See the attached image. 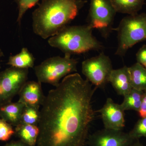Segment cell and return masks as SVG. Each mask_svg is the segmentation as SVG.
Returning a JSON list of instances; mask_svg holds the SVG:
<instances>
[{
  "instance_id": "cell-1",
  "label": "cell",
  "mask_w": 146,
  "mask_h": 146,
  "mask_svg": "<svg viewBox=\"0 0 146 146\" xmlns=\"http://www.w3.org/2000/svg\"><path fill=\"white\" fill-rule=\"evenodd\" d=\"M97 88L78 73L66 76L49 91L42 105L36 146H84L95 117Z\"/></svg>"
},
{
  "instance_id": "cell-2",
  "label": "cell",
  "mask_w": 146,
  "mask_h": 146,
  "mask_svg": "<svg viewBox=\"0 0 146 146\" xmlns=\"http://www.w3.org/2000/svg\"><path fill=\"white\" fill-rule=\"evenodd\" d=\"M84 0H42L32 13L33 32L43 39L54 36L73 21Z\"/></svg>"
},
{
  "instance_id": "cell-3",
  "label": "cell",
  "mask_w": 146,
  "mask_h": 146,
  "mask_svg": "<svg viewBox=\"0 0 146 146\" xmlns=\"http://www.w3.org/2000/svg\"><path fill=\"white\" fill-rule=\"evenodd\" d=\"M93 29L88 24L67 26L49 38L51 46L58 49L65 55L80 54L91 50L99 51L103 46L93 35Z\"/></svg>"
},
{
  "instance_id": "cell-4",
  "label": "cell",
  "mask_w": 146,
  "mask_h": 146,
  "mask_svg": "<svg viewBox=\"0 0 146 146\" xmlns=\"http://www.w3.org/2000/svg\"><path fill=\"white\" fill-rule=\"evenodd\" d=\"M114 30L117 34L118 46L115 54L123 57L131 47L146 40V13L126 16Z\"/></svg>"
},
{
  "instance_id": "cell-5",
  "label": "cell",
  "mask_w": 146,
  "mask_h": 146,
  "mask_svg": "<svg viewBox=\"0 0 146 146\" xmlns=\"http://www.w3.org/2000/svg\"><path fill=\"white\" fill-rule=\"evenodd\" d=\"M78 61L65 55L63 57L53 56L47 58L34 68L38 81L57 86L61 79L76 72Z\"/></svg>"
},
{
  "instance_id": "cell-6",
  "label": "cell",
  "mask_w": 146,
  "mask_h": 146,
  "mask_svg": "<svg viewBox=\"0 0 146 146\" xmlns=\"http://www.w3.org/2000/svg\"><path fill=\"white\" fill-rule=\"evenodd\" d=\"M116 13L110 0H90L87 24L92 29L98 30L103 37L107 39L113 31L112 26Z\"/></svg>"
},
{
  "instance_id": "cell-7",
  "label": "cell",
  "mask_w": 146,
  "mask_h": 146,
  "mask_svg": "<svg viewBox=\"0 0 146 146\" xmlns=\"http://www.w3.org/2000/svg\"><path fill=\"white\" fill-rule=\"evenodd\" d=\"M112 70L111 59L103 52L84 60L82 64V72L86 79L97 88H104L109 82Z\"/></svg>"
},
{
  "instance_id": "cell-8",
  "label": "cell",
  "mask_w": 146,
  "mask_h": 146,
  "mask_svg": "<svg viewBox=\"0 0 146 146\" xmlns=\"http://www.w3.org/2000/svg\"><path fill=\"white\" fill-rule=\"evenodd\" d=\"M29 69L11 67L0 72V106L11 102L27 82Z\"/></svg>"
},
{
  "instance_id": "cell-9",
  "label": "cell",
  "mask_w": 146,
  "mask_h": 146,
  "mask_svg": "<svg viewBox=\"0 0 146 146\" xmlns=\"http://www.w3.org/2000/svg\"><path fill=\"white\" fill-rule=\"evenodd\" d=\"M136 140L122 130L104 128L89 135L88 146H128Z\"/></svg>"
},
{
  "instance_id": "cell-10",
  "label": "cell",
  "mask_w": 146,
  "mask_h": 146,
  "mask_svg": "<svg viewBox=\"0 0 146 146\" xmlns=\"http://www.w3.org/2000/svg\"><path fill=\"white\" fill-rule=\"evenodd\" d=\"M98 112L101 117L105 128L122 130L125 126V111L121 104L116 103L110 98Z\"/></svg>"
},
{
  "instance_id": "cell-11",
  "label": "cell",
  "mask_w": 146,
  "mask_h": 146,
  "mask_svg": "<svg viewBox=\"0 0 146 146\" xmlns=\"http://www.w3.org/2000/svg\"><path fill=\"white\" fill-rule=\"evenodd\" d=\"M18 101L25 106L39 109L45 98L42 91V83L39 82L27 81L19 92Z\"/></svg>"
},
{
  "instance_id": "cell-12",
  "label": "cell",
  "mask_w": 146,
  "mask_h": 146,
  "mask_svg": "<svg viewBox=\"0 0 146 146\" xmlns=\"http://www.w3.org/2000/svg\"><path fill=\"white\" fill-rule=\"evenodd\" d=\"M108 82L111 84L119 95L123 96L133 89L129 67L126 66L116 70L113 69L110 75Z\"/></svg>"
},
{
  "instance_id": "cell-13",
  "label": "cell",
  "mask_w": 146,
  "mask_h": 146,
  "mask_svg": "<svg viewBox=\"0 0 146 146\" xmlns=\"http://www.w3.org/2000/svg\"><path fill=\"white\" fill-rule=\"evenodd\" d=\"M25 106L18 101L10 102L0 106V118L13 126L21 123V119Z\"/></svg>"
},
{
  "instance_id": "cell-14",
  "label": "cell",
  "mask_w": 146,
  "mask_h": 146,
  "mask_svg": "<svg viewBox=\"0 0 146 146\" xmlns=\"http://www.w3.org/2000/svg\"><path fill=\"white\" fill-rule=\"evenodd\" d=\"M39 130L38 126L21 123L16 127L15 134L29 146H36Z\"/></svg>"
},
{
  "instance_id": "cell-15",
  "label": "cell",
  "mask_w": 146,
  "mask_h": 146,
  "mask_svg": "<svg viewBox=\"0 0 146 146\" xmlns=\"http://www.w3.org/2000/svg\"><path fill=\"white\" fill-rule=\"evenodd\" d=\"M117 13L133 15L138 13L145 0H110Z\"/></svg>"
},
{
  "instance_id": "cell-16",
  "label": "cell",
  "mask_w": 146,
  "mask_h": 146,
  "mask_svg": "<svg viewBox=\"0 0 146 146\" xmlns=\"http://www.w3.org/2000/svg\"><path fill=\"white\" fill-rule=\"evenodd\" d=\"M35 58L26 48H23L20 53L11 56L9 58L7 65L20 69L33 68Z\"/></svg>"
},
{
  "instance_id": "cell-17",
  "label": "cell",
  "mask_w": 146,
  "mask_h": 146,
  "mask_svg": "<svg viewBox=\"0 0 146 146\" xmlns=\"http://www.w3.org/2000/svg\"><path fill=\"white\" fill-rule=\"evenodd\" d=\"M131 86L133 89L146 91V69L138 63L129 67Z\"/></svg>"
},
{
  "instance_id": "cell-18",
  "label": "cell",
  "mask_w": 146,
  "mask_h": 146,
  "mask_svg": "<svg viewBox=\"0 0 146 146\" xmlns=\"http://www.w3.org/2000/svg\"><path fill=\"white\" fill-rule=\"evenodd\" d=\"M144 91L132 89L123 96L124 99L121 106L124 111L134 110L138 112L141 106Z\"/></svg>"
},
{
  "instance_id": "cell-19",
  "label": "cell",
  "mask_w": 146,
  "mask_h": 146,
  "mask_svg": "<svg viewBox=\"0 0 146 146\" xmlns=\"http://www.w3.org/2000/svg\"><path fill=\"white\" fill-rule=\"evenodd\" d=\"M39 118V109L31 106H25L22 115L21 123L38 126Z\"/></svg>"
},
{
  "instance_id": "cell-20",
  "label": "cell",
  "mask_w": 146,
  "mask_h": 146,
  "mask_svg": "<svg viewBox=\"0 0 146 146\" xmlns=\"http://www.w3.org/2000/svg\"><path fill=\"white\" fill-rule=\"evenodd\" d=\"M17 4L18 8V15L17 22L19 25L27 11L36 5L39 0H14Z\"/></svg>"
},
{
  "instance_id": "cell-21",
  "label": "cell",
  "mask_w": 146,
  "mask_h": 146,
  "mask_svg": "<svg viewBox=\"0 0 146 146\" xmlns=\"http://www.w3.org/2000/svg\"><path fill=\"white\" fill-rule=\"evenodd\" d=\"M129 133L134 140H139L143 137L146 138V117L138 120Z\"/></svg>"
},
{
  "instance_id": "cell-22",
  "label": "cell",
  "mask_w": 146,
  "mask_h": 146,
  "mask_svg": "<svg viewBox=\"0 0 146 146\" xmlns=\"http://www.w3.org/2000/svg\"><path fill=\"white\" fill-rule=\"evenodd\" d=\"M14 134L13 126L0 118V141H8Z\"/></svg>"
},
{
  "instance_id": "cell-23",
  "label": "cell",
  "mask_w": 146,
  "mask_h": 146,
  "mask_svg": "<svg viewBox=\"0 0 146 146\" xmlns=\"http://www.w3.org/2000/svg\"><path fill=\"white\" fill-rule=\"evenodd\" d=\"M137 63L144 67L146 66V45H144L139 49L136 54Z\"/></svg>"
},
{
  "instance_id": "cell-24",
  "label": "cell",
  "mask_w": 146,
  "mask_h": 146,
  "mask_svg": "<svg viewBox=\"0 0 146 146\" xmlns=\"http://www.w3.org/2000/svg\"><path fill=\"white\" fill-rule=\"evenodd\" d=\"M138 112L141 118L146 117V91H144L141 106Z\"/></svg>"
},
{
  "instance_id": "cell-25",
  "label": "cell",
  "mask_w": 146,
  "mask_h": 146,
  "mask_svg": "<svg viewBox=\"0 0 146 146\" xmlns=\"http://www.w3.org/2000/svg\"><path fill=\"white\" fill-rule=\"evenodd\" d=\"M4 146H29L20 140L17 141H11Z\"/></svg>"
},
{
  "instance_id": "cell-26",
  "label": "cell",
  "mask_w": 146,
  "mask_h": 146,
  "mask_svg": "<svg viewBox=\"0 0 146 146\" xmlns=\"http://www.w3.org/2000/svg\"><path fill=\"white\" fill-rule=\"evenodd\" d=\"M128 146H144L143 144L141 143L139 140H136L133 141L132 143Z\"/></svg>"
},
{
  "instance_id": "cell-27",
  "label": "cell",
  "mask_w": 146,
  "mask_h": 146,
  "mask_svg": "<svg viewBox=\"0 0 146 146\" xmlns=\"http://www.w3.org/2000/svg\"><path fill=\"white\" fill-rule=\"evenodd\" d=\"M3 55V53L2 51L0 49V58L1 56H2Z\"/></svg>"
},
{
  "instance_id": "cell-28",
  "label": "cell",
  "mask_w": 146,
  "mask_h": 146,
  "mask_svg": "<svg viewBox=\"0 0 146 146\" xmlns=\"http://www.w3.org/2000/svg\"><path fill=\"white\" fill-rule=\"evenodd\" d=\"M145 68H146V66H145Z\"/></svg>"
},
{
  "instance_id": "cell-29",
  "label": "cell",
  "mask_w": 146,
  "mask_h": 146,
  "mask_svg": "<svg viewBox=\"0 0 146 146\" xmlns=\"http://www.w3.org/2000/svg\"><path fill=\"white\" fill-rule=\"evenodd\" d=\"M0 69H1V66H0Z\"/></svg>"
}]
</instances>
